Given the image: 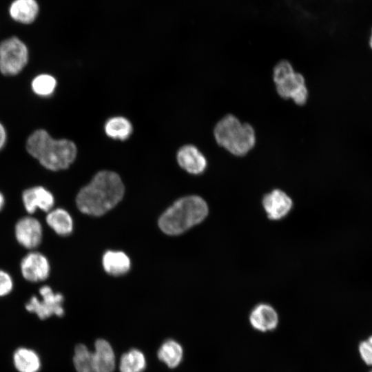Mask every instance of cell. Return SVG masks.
Wrapping results in <instances>:
<instances>
[{
	"label": "cell",
	"instance_id": "cell-1",
	"mask_svg": "<svg viewBox=\"0 0 372 372\" xmlns=\"http://www.w3.org/2000/svg\"><path fill=\"white\" fill-rule=\"evenodd\" d=\"M124 185L116 172H99L76 196L79 209L91 216H101L113 208L122 199Z\"/></svg>",
	"mask_w": 372,
	"mask_h": 372
},
{
	"label": "cell",
	"instance_id": "cell-2",
	"mask_svg": "<svg viewBox=\"0 0 372 372\" xmlns=\"http://www.w3.org/2000/svg\"><path fill=\"white\" fill-rule=\"evenodd\" d=\"M208 205L198 196L181 198L160 217L158 226L168 235H178L201 223L207 216Z\"/></svg>",
	"mask_w": 372,
	"mask_h": 372
},
{
	"label": "cell",
	"instance_id": "cell-3",
	"mask_svg": "<svg viewBox=\"0 0 372 372\" xmlns=\"http://www.w3.org/2000/svg\"><path fill=\"white\" fill-rule=\"evenodd\" d=\"M214 135L216 143L235 156H244L254 146L255 132L248 123H241L235 116L227 114L216 125Z\"/></svg>",
	"mask_w": 372,
	"mask_h": 372
},
{
	"label": "cell",
	"instance_id": "cell-4",
	"mask_svg": "<svg viewBox=\"0 0 372 372\" xmlns=\"http://www.w3.org/2000/svg\"><path fill=\"white\" fill-rule=\"evenodd\" d=\"M75 143L66 138L56 139L48 133L32 157L45 169L56 172L68 169L76 159Z\"/></svg>",
	"mask_w": 372,
	"mask_h": 372
},
{
	"label": "cell",
	"instance_id": "cell-5",
	"mask_svg": "<svg viewBox=\"0 0 372 372\" xmlns=\"http://www.w3.org/2000/svg\"><path fill=\"white\" fill-rule=\"evenodd\" d=\"M273 79L278 94L283 99H292L299 105L306 103L308 90L303 76L294 72L287 60L279 61L273 68Z\"/></svg>",
	"mask_w": 372,
	"mask_h": 372
},
{
	"label": "cell",
	"instance_id": "cell-6",
	"mask_svg": "<svg viewBox=\"0 0 372 372\" xmlns=\"http://www.w3.org/2000/svg\"><path fill=\"white\" fill-rule=\"evenodd\" d=\"M28 48L19 38L11 37L0 43V72L2 74H19L28 64Z\"/></svg>",
	"mask_w": 372,
	"mask_h": 372
},
{
	"label": "cell",
	"instance_id": "cell-7",
	"mask_svg": "<svg viewBox=\"0 0 372 372\" xmlns=\"http://www.w3.org/2000/svg\"><path fill=\"white\" fill-rule=\"evenodd\" d=\"M39 292L41 299L33 296L25 304L28 311L34 313L41 320H45L53 315L61 317L64 314L62 294L54 293L48 285L42 286Z\"/></svg>",
	"mask_w": 372,
	"mask_h": 372
},
{
	"label": "cell",
	"instance_id": "cell-8",
	"mask_svg": "<svg viewBox=\"0 0 372 372\" xmlns=\"http://www.w3.org/2000/svg\"><path fill=\"white\" fill-rule=\"evenodd\" d=\"M20 269L23 277L31 282L46 280L50 272V265L45 256L39 251H33L23 258Z\"/></svg>",
	"mask_w": 372,
	"mask_h": 372
},
{
	"label": "cell",
	"instance_id": "cell-9",
	"mask_svg": "<svg viewBox=\"0 0 372 372\" xmlns=\"http://www.w3.org/2000/svg\"><path fill=\"white\" fill-rule=\"evenodd\" d=\"M14 235L17 242L21 246L28 249H33L41 242L42 225L34 217H23L15 225Z\"/></svg>",
	"mask_w": 372,
	"mask_h": 372
},
{
	"label": "cell",
	"instance_id": "cell-10",
	"mask_svg": "<svg viewBox=\"0 0 372 372\" xmlns=\"http://www.w3.org/2000/svg\"><path fill=\"white\" fill-rule=\"evenodd\" d=\"M251 327L260 333L276 330L279 324V316L273 307L267 303L255 305L249 314Z\"/></svg>",
	"mask_w": 372,
	"mask_h": 372
},
{
	"label": "cell",
	"instance_id": "cell-11",
	"mask_svg": "<svg viewBox=\"0 0 372 372\" xmlns=\"http://www.w3.org/2000/svg\"><path fill=\"white\" fill-rule=\"evenodd\" d=\"M262 206L270 220H280L291 211L292 199L283 191L273 189L265 194L262 198Z\"/></svg>",
	"mask_w": 372,
	"mask_h": 372
},
{
	"label": "cell",
	"instance_id": "cell-12",
	"mask_svg": "<svg viewBox=\"0 0 372 372\" xmlns=\"http://www.w3.org/2000/svg\"><path fill=\"white\" fill-rule=\"evenodd\" d=\"M22 201L26 211L34 214L37 209L48 212L53 209L54 198L52 194L43 186H34L22 193Z\"/></svg>",
	"mask_w": 372,
	"mask_h": 372
},
{
	"label": "cell",
	"instance_id": "cell-13",
	"mask_svg": "<svg viewBox=\"0 0 372 372\" xmlns=\"http://www.w3.org/2000/svg\"><path fill=\"white\" fill-rule=\"evenodd\" d=\"M176 159L180 167L192 174L203 173L207 165L205 156L193 145L182 146L178 150Z\"/></svg>",
	"mask_w": 372,
	"mask_h": 372
},
{
	"label": "cell",
	"instance_id": "cell-14",
	"mask_svg": "<svg viewBox=\"0 0 372 372\" xmlns=\"http://www.w3.org/2000/svg\"><path fill=\"white\" fill-rule=\"evenodd\" d=\"M8 13L14 21L28 25L37 19L39 6L37 0H14L9 6Z\"/></svg>",
	"mask_w": 372,
	"mask_h": 372
},
{
	"label": "cell",
	"instance_id": "cell-15",
	"mask_svg": "<svg viewBox=\"0 0 372 372\" xmlns=\"http://www.w3.org/2000/svg\"><path fill=\"white\" fill-rule=\"evenodd\" d=\"M94 363L95 372H113L115 368V356L110 343L98 339L95 342Z\"/></svg>",
	"mask_w": 372,
	"mask_h": 372
},
{
	"label": "cell",
	"instance_id": "cell-16",
	"mask_svg": "<svg viewBox=\"0 0 372 372\" xmlns=\"http://www.w3.org/2000/svg\"><path fill=\"white\" fill-rule=\"evenodd\" d=\"M45 220L48 225L60 236H67L72 231V218L70 214L63 209H51L48 212Z\"/></svg>",
	"mask_w": 372,
	"mask_h": 372
},
{
	"label": "cell",
	"instance_id": "cell-17",
	"mask_svg": "<svg viewBox=\"0 0 372 372\" xmlns=\"http://www.w3.org/2000/svg\"><path fill=\"white\" fill-rule=\"evenodd\" d=\"M13 363L19 372H38L41 366L39 355L34 350L25 347L14 351Z\"/></svg>",
	"mask_w": 372,
	"mask_h": 372
},
{
	"label": "cell",
	"instance_id": "cell-18",
	"mask_svg": "<svg viewBox=\"0 0 372 372\" xmlns=\"http://www.w3.org/2000/svg\"><path fill=\"white\" fill-rule=\"evenodd\" d=\"M103 268L107 273L120 276L127 273L130 268L128 256L122 251H107L103 257Z\"/></svg>",
	"mask_w": 372,
	"mask_h": 372
},
{
	"label": "cell",
	"instance_id": "cell-19",
	"mask_svg": "<svg viewBox=\"0 0 372 372\" xmlns=\"http://www.w3.org/2000/svg\"><path fill=\"white\" fill-rule=\"evenodd\" d=\"M104 130L108 137L114 140L125 141L131 136L133 127L127 118L114 116L107 120Z\"/></svg>",
	"mask_w": 372,
	"mask_h": 372
},
{
	"label": "cell",
	"instance_id": "cell-20",
	"mask_svg": "<svg viewBox=\"0 0 372 372\" xmlns=\"http://www.w3.org/2000/svg\"><path fill=\"white\" fill-rule=\"evenodd\" d=\"M183 351L181 345L176 341L169 339L165 341L158 351V359L169 368L179 365L183 359Z\"/></svg>",
	"mask_w": 372,
	"mask_h": 372
},
{
	"label": "cell",
	"instance_id": "cell-21",
	"mask_svg": "<svg viewBox=\"0 0 372 372\" xmlns=\"http://www.w3.org/2000/svg\"><path fill=\"white\" fill-rule=\"evenodd\" d=\"M145 367V355L138 349H131L121 358L119 365L121 372H143Z\"/></svg>",
	"mask_w": 372,
	"mask_h": 372
},
{
	"label": "cell",
	"instance_id": "cell-22",
	"mask_svg": "<svg viewBox=\"0 0 372 372\" xmlns=\"http://www.w3.org/2000/svg\"><path fill=\"white\" fill-rule=\"evenodd\" d=\"M57 81L55 77L50 74L37 75L31 81L32 92L39 96L47 97L52 95L56 90Z\"/></svg>",
	"mask_w": 372,
	"mask_h": 372
},
{
	"label": "cell",
	"instance_id": "cell-23",
	"mask_svg": "<svg viewBox=\"0 0 372 372\" xmlns=\"http://www.w3.org/2000/svg\"><path fill=\"white\" fill-rule=\"evenodd\" d=\"M73 362L77 372H95L94 354L84 344L76 346Z\"/></svg>",
	"mask_w": 372,
	"mask_h": 372
},
{
	"label": "cell",
	"instance_id": "cell-24",
	"mask_svg": "<svg viewBox=\"0 0 372 372\" xmlns=\"http://www.w3.org/2000/svg\"><path fill=\"white\" fill-rule=\"evenodd\" d=\"M358 352L362 360L366 365L372 366V335L359 343Z\"/></svg>",
	"mask_w": 372,
	"mask_h": 372
},
{
	"label": "cell",
	"instance_id": "cell-25",
	"mask_svg": "<svg viewBox=\"0 0 372 372\" xmlns=\"http://www.w3.org/2000/svg\"><path fill=\"white\" fill-rule=\"evenodd\" d=\"M13 280L6 271L0 269V297L9 294L13 288Z\"/></svg>",
	"mask_w": 372,
	"mask_h": 372
},
{
	"label": "cell",
	"instance_id": "cell-26",
	"mask_svg": "<svg viewBox=\"0 0 372 372\" xmlns=\"http://www.w3.org/2000/svg\"><path fill=\"white\" fill-rule=\"evenodd\" d=\"M7 141V132L4 125L0 122V150L6 145Z\"/></svg>",
	"mask_w": 372,
	"mask_h": 372
},
{
	"label": "cell",
	"instance_id": "cell-27",
	"mask_svg": "<svg viewBox=\"0 0 372 372\" xmlns=\"http://www.w3.org/2000/svg\"><path fill=\"white\" fill-rule=\"evenodd\" d=\"M5 205V198L3 194L0 192V211L3 209Z\"/></svg>",
	"mask_w": 372,
	"mask_h": 372
},
{
	"label": "cell",
	"instance_id": "cell-28",
	"mask_svg": "<svg viewBox=\"0 0 372 372\" xmlns=\"http://www.w3.org/2000/svg\"><path fill=\"white\" fill-rule=\"evenodd\" d=\"M370 44H371V48H372V35H371V38Z\"/></svg>",
	"mask_w": 372,
	"mask_h": 372
},
{
	"label": "cell",
	"instance_id": "cell-29",
	"mask_svg": "<svg viewBox=\"0 0 372 372\" xmlns=\"http://www.w3.org/2000/svg\"><path fill=\"white\" fill-rule=\"evenodd\" d=\"M370 372H372V370Z\"/></svg>",
	"mask_w": 372,
	"mask_h": 372
}]
</instances>
